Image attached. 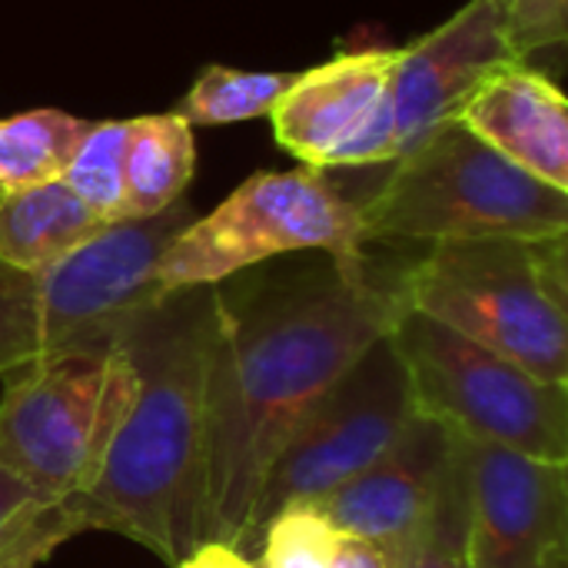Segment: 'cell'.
I'll return each instance as SVG.
<instances>
[{"label":"cell","instance_id":"1","mask_svg":"<svg viewBox=\"0 0 568 568\" xmlns=\"http://www.w3.org/2000/svg\"><path fill=\"white\" fill-rule=\"evenodd\" d=\"M406 263L369 253L349 263L329 256L236 293L216 286L200 546L250 552L253 509L283 443L409 310Z\"/></svg>","mask_w":568,"mask_h":568},{"label":"cell","instance_id":"2","mask_svg":"<svg viewBox=\"0 0 568 568\" xmlns=\"http://www.w3.org/2000/svg\"><path fill=\"white\" fill-rule=\"evenodd\" d=\"M216 286H186L126 313L116 343L136 399L97 479L60 503L83 532H116L170 568L200 549L206 483V349Z\"/></svg>","mask_w":568,"mask_h":568},{"label":"cell","instance_id":"3","mask_svg":"<svg viewBox=\"0 0 568 568\" xmlns=\"http://www.w3.org/2000/svg\"><path fill=\"white\" fill-rule=\"evenodd\" d=\"M359 203L366 243L549 240L568 233V193L526 173L459 120L439 123Z\"/></svg>","mask_w":568,"mask_h":568},{"label":"cell","instance_id":"4","mask_svg":"<svg viewBox=\"0 0 568 568\" xmlns=\"http://www.w3.org/2000/svg\"><path fill=\"white\" fill-rule=\"evenodd\" d=\"M403 286L409 310L546 383H568L566 236L433 243L406 263Z\"/></svg>","mask_w":568,"mask_h":568},{"label":"cell","instance_id":"5","mask_svg":"<svg viewBox=\"0 0 568 568\" xmlns=\"http://www.w3.org/2000/svg\"><path fill=\"white\" fill-rule=\"evenodd\" d=\"M193 220L176 200L156 216L113 223L53 266L17 270L0 260V379L43 356L113 339L126 313L160 296L156 263Z\"/></svg>","mask_w":568,"mask_h":568},{"label":"cell","instance_id":"6","mask_svg":"<svg viewBox=\"0 0 568 568\" xmlns=\"http://www.w3.org/2000/svg\"><path fill=\"white\" fill-rule=\"evenodd\" d=\"M136 399V369L113 339L43 356L0 393V473L37 503L83 493Z\"/></svg>","mask_w":568,"mask_h":568},{"label":"cell","instance_id":"7","mask_svg":"<svg viewBox=\"0 0 568 568\" xmlns=\"http://www.w3.org/2000/svg\"><path fill=\"white\" fill-rule=\"evenodd\" d=\"M320 250L339 263L366 253L356 196L329 170H263L240 183L213 213L186 223L156 263L160 293L220 286L266 260Z\"/></svg>","mask_w":568,"mask_h":568},{"label":"cell","instance_id":"8","mask_svg":"<svg viewBox=\"0 0 568 568\" xmlns=\"http://www.w3.org/2000/svg\"><path fill=\"white\" fill-rule=\"evenodd\" d=\"M389 339L419 416L459 439L568 463V383H546L416 310L399 316Z\"/></svg>","mask_w":568,"mask_h":568},{"label":"cell","instance_id":"9","mask_svg":"<svg viewBox=\"0 0 568 568\" xmlns=\"http://www.w3.org/2000/svg\"><path fill=\"white\" fill-rule=\"evenodd\" d=\"M416 406L393 339L369 346L303 416L273 459L250 523V559L263 526L286 506H310L386 456Z\"/></svg>","mask_w":568,"mask_h":568},{"label":"cell","instance_id":"10","mask_svg":"<svg viewBox=\"0 0 568 568\" xmlns=\"http://www.w3.org/2000/svg\"><path fill=\"white\" fill-rule=\"evenodd\" d=\"M399 50H346L306 73L270 110L273 133L303 166L359 170L393 163L389 80Z\"/></svg>","mask_w":568,"mask_h":568},{"label":"cell","instance_id":"11","mask_svg":"<svg viewBox=\"0 0 568 568\" xmlns=\"http://www.w3.org/2000/svg\"><path fill=\"white\" fill-rule=\"evenodd\" d=\"M453 439L469 503V568H568V463Z\"/></svg>","mask_w":568,"mask_h":568},{"label":"cell","instance_id":"12","mask_svg":"<svg viewBox=\"0 0 568 568\" xmlns=\"http://www.w3.org/2000/svg\"><path fill=\"white\" fill-rule=\"evenodd\" d=\"M509 63L523 60L506 33L503 0H469L443 27L403 47L389 80L393 160L453 120L473 90Z\"/></svg>","mask_w":568,"mask_h":568},{"label":"cell","instance_id":"13","mask_svg":"<svg viewBox=\"0 0 568 568\" xmlns=\"http://www.w3.org/2000/svg\"><path fill=\"white\" fill-rule=\"evenodd\" d=\"M449 463L453 433L416 413L386 456L310 506L339 539L366 542L399 568L433 509Z\"/></svg>","mask_w":568,"mask_h":568},{"label":"cell","instance_id":"14","mask_svg":"<svg viewBox=\"0 0 568 568\" xmlns=\"http://www.w3.org/2000/svg\"><path fill=\"white\" fill-rule=\"evenodd\" d=\"M453 120L526 173L568 193V103L546 73L509 63L486 77Z\"/></svg>","mask_w":568,"mask_h":568},{"label":"cell","instance_id":"15","mask_svg":"<svg viewBox=\"0 0 568 568\" xmlns=\"http://www.w3.org/2000/svg\"><path fill=\"white\" fill-rule=\"evenodd\" d=\"M60 180L0 196V260L17 270L53 266L110 230Z\"/></svg>","mask_w":568,"mask_h":568},{"label":"cell","instance_id":"16","mask_svg":"<svg viewBox=\"0 0 568 568\" xmlns=\"http://www.w3.org/2000/svg\"><path fill=\"white\" fill-rule=\"evenodd\" d=\"M196 170L193 126L176 113L136 116L126 133L123 160V213L146 220L183 200Z\"/></svg>","mask_w":568,"mask_h":568},{"label":"cell","instance_id":"17","mask_svg":"<svg viewBox=\"0 0 568 568\" xmlns=\"http://www.w3.org/2000/svg\"><path fill=\"white\" fill-rule=\"evenodd\" d=\"M83 130L87 120L63 110H30L0 120V196L60 180Z\"/></svg>","mask_w":568,"mask_h":568},{"label":"cell","instance_id":"18","mask_svg":"<svg viewBox=\"0 0 568 568\" xmlns=\"http://www.w3.org/2000/svg\"><path fill=\"white\" fill-rule=\"evenodd\" d=\"M296 73H253L233 67H206L180 106L173 110L190 126H216L266 116L293 87Z\"/></svg>","mask_w":568,"mask_h":568},{"label":"cell","instance_id":"19","mask_svg":"<svg viewBox=\"0 0 568 568\" xmlns=\"http://www.w3.org/2000/svg\"><path fill=\"white\" fill-rule=\"evenodd\" d=\"M130 120L87 123L80 143L73 146L60 183L70 186L93 213L106 223H123V160H126Z\"/></svg>","mask_w":568,"mask_h":568},{"label":"cell","instance_id":"20","mask_svg":"<svg viewBox=\"0 0 568 568\" xmlns=\"http://www.w3.org/2000/svg\"><path fill=\"white\" fill-rule=\"evenodd\" d=\"M399 568H469V503L453 439V463L436 489L433 509Z\"/></svg>","mask_w":568,"mask_h":568},{"label":"cell","instance_id":"21","mask_svg":"<svg viewBox=\"0 0 568 568\" xmlns=\"http://www.w3.org/2000/svg\"><path fill=\"white\" fill-rule=\"evenodd\" d=\"M339 536L313 506L280 509L256 539V568H329Z\"/></svg>","mask_w":568,"mask_h":568},{"label":"cell","instance_id":"22","mask_svg":"<svg viewBox=\"0 0 568 568\" xmlns=\"http://www.w3.org/2000/svg\"><path fill=\"white\" fill-rule=\"evenodd\" d=\"M80 532L63 506L30 503L0 532V568H37Z\"/></svg>","mask_w":568,"mask_h":568},{"label":"cell","instance_id":"23","mask_svg":"<svg viewBox=\"0 0 568 568\" xmlns=\"http://www.w3.org/2000/svg\"><path fill=\"white\" fill-rule=\"evenodd\" d=\"M506 33L523 63L532 53L562 47L568 37V0H503Z\"/></svg>","mask_w":568,"mask_h":568},{"label":"cell","instance_id":"24","mask_svg":"<svg viewBox=\"0 0 568 568\" xmlns=\"http://www.w3.org/2000/svg\"><path fill=\"white\" fill-rule=\"evenodd\" d=\"M329 568H396L393 559L366 542H356V539H339L336 542V552H333V562Z\"/></svg>","mask_w":568,"mask_h":568},{"label":"cell","instance_id":"25","mask_svg":"<svg viewBox=\"0 0 568 568\" xmlns=\"http://www.w3.org/2000/svg\"><path fill=\"white\" fill-rule=\"evenodd\" d=\"M30 503H37L17 479H10L7 473H0V532L10 526V519L20 513V509H27Z\"/></svg>","mask_w":568,"mask_h":568},{"label":"cell","instance_id":"26","mask_svg":"<svg viewBox=\"0 0 568 568\" xmlns=\"http://www.w3.org/2000/svg\"><path fill=\"white\" fill-rule=\"evenodd\" d=\"M210 549V568H256L253 559L233 552V549H223V546H206Z\"/></svg>","mask_w":568,"mask_h":568},{"label":"cell","instance_id":"27","mask_svg":"<svg viewBox=\"0 0 568 568\" xmlns=\"http://www.w3.org/2000/svg\"><path fill=\"white\" fill-rule=\"evenodd\" d=\"M176 568H210V549H206V546H200L186 562H180Z\"/></svg>","mask_w":568,"mask_h":568}]
</instances>
